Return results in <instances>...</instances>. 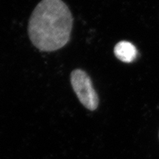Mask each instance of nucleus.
Wrapping results in <instances>:
<instances>
[{
  "instance_id": "obj_3",
  "label": "nucleus",
  "mask_w": 159,
  "mask_h": 159,
  "mask_svg": "<svg viewBox=\"0 0 159 159\" xmlns=\"http://www.w3.org/2000/svg\"><path fill=\"white\" fill-rule=\"evenodd\" d=\"M113 52L117 59L125 63L133 62L137 57V50L135 46L126 41L117 43L114 47Z\"/></svg>"
},
{
  "instance_id": "obj_2",
  "label": "nucleus",
  "mask_w": 159,
  "mask_h": 159,
  "mask_svg": "<svg viewBox=\"0 0 159 159\" xmlns=\"http://www.w3.org/2000/svg\"><path fill=\"white\" fill-rule=\"evenodd\" d=\"M72 87L82 105L90 111H94L99 106V98L90 77L82 69H76L71 72Z\"/></svg>"
},
{
  "instance_id": "obj_1",
  "label": "nucleus",
  "mask_w": 159,
  "mask_h": 159,
  "mask_svg": "<svg viewBox=\"0 0 159 159\" xmlns=\"http://www.w3.org/2000/svg\"><path fill=\"white\" fill-rule=\"evenodd\" d=\"M73 17L62 0H42L33 10L28 34L39 51L52 52L64 47L70 39Z\"/></svg>"
}]
</instances>
